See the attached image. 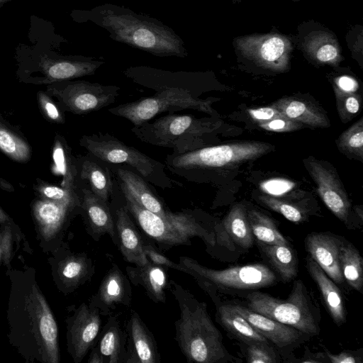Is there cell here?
I'll list each match as a JSON object with an SVG mask.
<instances>
[{
  "instance_id": "22",
  "label": "cell",
  "mask_w": 363,
  "mask_h": 363,
  "mask_svg": "<svg viewBox=\"0 0 363 363\" xmlns=\"http://www.w3.org/2000/svg\"><path fill=\"white\" fill-rule=\"evenodd\" d=\"M81 204L49 199L36 201L33 207L34 220L40 239L45 242L57 238L74 211Z\"/></svg>"
},
{
  "instance_id": "35",
  "label": "cell",
  "mask_w": 363,
  "mask_h": 363,
  "mask_svg": "<svg viewBox=\"0 0 363 363\" xmlns=\"http://www.w3.org/2000/svg\"><path fill=\"white\" fill-rule=\"evenodd\" d=\"M339 263L344 280L352 289L362 293L363 259L358 250L345 239L340 247Z\"/></svg>"
},
{
  "instance_id": "31",
  "label": "cell",
  "mask_w": 363,
  "mask_h": 363,
  "mask_svg": "<svg viewBox=\"0 0 363 363\" xmlns=\"http://www.w3.org/2000/svg\"><path fill=\"white\" fill-rule=\"evenodd\" d=\"M118 182L122 184L132 196L145 208L156 213L164 219L167 218V211L162 202L151 190L148 182L134 171L125 166H118L115 169Z\"/></svg>"
},
{
  "instance_id": "16",
  "label": "cell",
  "mask_w": 363,
  "mask_h": 363,
  "mask_svg": "<svg viewBox=\"0 0 363 363\" xmlns=\"http://www.w3.org/2000/svg\"><path fill=\"white\" fill-rule=\"evenodd\" d=\"M123 73L133 82L156 91L169 88L182 89L199 97L201 77L197 72H174L141 65L128 67Z\"/></svg>"
},
{
  "instance_id": "19",
  "label": "cell",
  "mask_w": 363,
  "mask_h": 363,
  "mask_svg": "<svg viewBox=\"0 0 363 363\" xmlns=\"http://www.w3.org/2000/svg\"><path fill=\"white\" fill-rule=\"evenodd\" d=\"M216 245L230 251L245 252L255 242V238L247 217V208L242 203L234 205L220 222L215 226Z\"/></svg>"
},
{
  "instance_id": "29",
  "label": "cell",
  "mask_w": 363,
  "mask_h": 363,
  "mask_svg": "<svg viewBox=\"0 0 363 363\" xmlns=\"http://www.w3.org/2000/svg\"><path fill=\"white\" fill-rule=\"evenodd\" d=\"M127 333L116 315H111L93 347L101 355L103 363H126Z\"/></svg>"
},
{
  "instance_id": "24",
  "label": "cell",
  "mask_w": 363,
  "mask_h": 363,
  "mask_svg": "<svg viewBox=\"0 0 363 363\" xmlns=\"http://www.w3.org/2000/svg\"><path fill=\"white\" fill-rule=\"evenodd\" d=\"M81 209L86 219L93 238L108 234L114 243L118 244L115 221L108 202L95 195L89 187L82 189Z\"/></svg>"
},
{
  "instance_id": "57",
  "label": "cell",
  "mask_w": 363,
  "mask_h": 363,
  "mask_svg": "<svg viewBox=\"0 0 363 363\" xmlns=\"http://www.w3.org/2000/svg\"><path fill=\"white\" fill-rule=\"evenodd\" d=\"M291 1H294V2H298V1H300L301 0H291Z\"/></svg>"
},
{
  "instance_id": "43",
  "label": "cell",
  "mask_w": 363,
  "mask_h": 363,
  "mask_svg": "<svg viewBox=\"0 0 363 363\" xmlns=\"http://www.w3.org/2000/svg\"><path fill=\"white\" fill-rule=\"evenodd\" d=\"M347 47L350 50L352 57L362 67L363 63V27L356 24L352 26L345 36Z\"/></svg>"
},
{
  "instance_id": "39",
  "label": "cell",
  "mask_w": 363,
  "mask_h": 363,
  "mask_svg": "<svg viewBox=\"0 0 363 363\" xmlns=\"http://www.w3.org/2000/svg\"><path fill=\"white\" fill-rule=\"evenodd\" d=\"M0 150L18 162L27 161L30 157L28 144L0 123Z\"/></svg>"
},
{
  "instance_id": "14",
  "label": "cell",
  "mask_w": 363,
  "mask_h": 363,
  "mask_svg": "<svg viewBox=\"0 0 363 363\" xmlns=\"http://www.w3.org/2000/svg\"><path fill=\"white\" fill-rule=\"evenodd\" d=\"M305 163L317 186L318 193L328 208L347 228L356 227L352 218L350 200L335 169L313 157L307 159Z\"/></svg>"
},
{
  "instance_id": "34",
  "label": "cell",
  "mask_w": 363,
  "mask_h": 363,
  "mask_svg": "<svg viewBox=\"0 0 363 363\" xmlns=\"http://www.w3.org/2000/svg\"><path fill=\"white\" fill-rule=\"evenodd\" d=\"M256 244L282 281L294 279L298 273V258L290 244L267 245L257 241Z\"/></svg>"
},
{
  "instance_id": "10",
  "label": "cell",
  "mask_w": 363,
  "mask_h": 363,
  "mask_svg": "<svg viewBox=\"0 0 363 363\" xmlns=\"http://www.w3.org/2000/svg\"><path fill=\"white\" fill-rule=\"evenodd\" d=\"M217 100L212 97L205 99L194 97L186 90L169 88L157 91L152 96L112 107L108 112L124 118L135 125L162 113L185 109H194L213 116L217 112L212 108V104Z\"/></svg>"
},
{
  "instance_id": "2",
  "label": "cell",
  "mask_w": 363,
  "mask_h": 363,
  "mask_svg": "<svg viewBox=\"0 0 363 363\" xmlns=\"http://www.w3.org/2000/svg\"><path fill=\"white\" fill-rule=\"evenodd\" d=\"M79 13V21H90L101 27L116 42L156 57L184 58L188 55L181 37L155 18L112 4L96 6Z\"/></svg>"
},
{
  "instance_id": "54",
  "label": "cell",
  "mask_w": 363,
  "mask_h": 363,
  "mask_svg": "<svg viewBox=\"0 0 363 363\" xmlns=\"http://www.w3.org/2000/svg\"><path fill=\"white\" fill-rule=\"evenodd\" d=\"M11 220L9 215L0 206V223H4Z\"/></svg>"
},
{
  "instance_id": "17",
  "label": "cell",
  "mask_w": 363,
  "mask_h": 363,
  "mask_svg": "<svg viewBox=\"0 0 363 363\" xmlns=\"http://www.w3.org/2000/svg\"><path fill=\"white\" fill-rule=\"evenodd\" d=\"M105 64L92 57L82 55H40L38 68L42 77L40 83H54L93 75Z\"/></svg>"
},
{
  "instance_id": "37",
  "label": "cell",
  "mask_w": 363,
  "mask_h": 363,
  "mask_svg": "<svg viewBox=\"0 0 363 363\" xmlns=\"http://www.w3.org/2000/svg\"><path fill=\"white\" fill-rule=\"evenodd\" d=\"M65 146L61 141H56L52 152V158L56 172L63 177V187L75 191L78 167L67 153Z\"/></svg>"
},
{
  "instance_id": "12",
  "label": "cell",
  "mask_w": 363,
  "mask_h": 363,
  "mask_svg": "<svg viewBox=\"0 0 363 363\" xmlns=\"http://www.w3.org/2000/svg\"><path fill=\"white\" fill-rule=\"evenodd\" d=\"M48 89L57 97L65 110L82 115L114 103L121 88L84 80H66L52 83Z\"/></svg>"
},
{
  "instance_id": "18",
  "label": "cell",
  "mask_w": 363,
  "mask_h": 363,
  "mask_svg": "<svg viewBox=\"0 0 363 363\" xmlns=\"http://www.w3.org/2000/svg\"><path fill=\"white\" fill-rule=\"evenodd\" d=\"M228 303L259 333L281 351H291L311 337L294 328L253 311L245 305Z\"/></svg>"
},
{
  "instance_id": "51",
  "label": "cell",
  "mask_w": 363,
  "mask_h": 363,
  "mask_svg": "<svg viewBox=\"0 0 363 363\" xmlns=\"http://www.w3.org/2000/svg\"><path fill=\"white\" fill-rule=\"evenodd\" d=\"M325 356L328 361L332 363H360L362 359L354 352L343 351L339 354H332L328 350L325 349Z\"/></svg>"
},
{
  "instance_id": "42",
  "label": "cell",
  "mask_w": 363,
  "mask_h": 363,
  "mask_svg": "<svg viewBox=\"0 0 363 363\" xmlns=\"http://www.w3.org/2000/svg\"><path fill=\"white\" fill-rule=\"evenodd\" d=\"M245 346V354L248 363H277L278 356L269 344L249 343Z\"/></svg>"
},
{
  "instance_id": "26",
  "label": "cell",
  "mask_w": 363,
  "mask_h": 363,
  "mask_svg": "<svg viewBox=\"0 0 363 363\" xmlns=\"http://www.w3.org/2000/svg\"><path fill=\"white\" fill-rule=\"evenodd\" d=\"M115 227L118 245L126 262L138 266L146 264L148 259L144 252V242L125 205L116 210Z\"/></svg>"
},
{
  "instance_id": "23",
  "label": "cell",
  "mask_w": 363,
  "mask_h": 363,
  "mask_svg": "<svg viewBox=\"0 0 363 363\" xmlns=\"http://www.w3.org/2000/svg\"><path fill=\"white\" fill-rule=\"evenodd\" d=\"M126 363H160L156 340L149 328L135 311L126 325Z\"/></svg>"
},
{
  "instance_id": "53",
  "label": "cell",
  "mask_w": 363,
  "mask_h": 363,
  "mask_svg": "<svg viewBox=\"0 0 363 363\" xmlns=\"http://www.w3.org/2000/svg\"><path fill=\"white\" fill-rule=\"evenodd\" d=\"M87 362L88 363H103L101 355L94 347L91 349V353Z\"/></svg>"
},
{
  "instance_id": "52",
  "label": "cell",
  "mask_w": 363,
  "mask_h": 363,
  "mask_svg": "<svg viewBox=\"0 0 363 363\" xmlns=\"http://www.w3.org/2000/svg\"><path fill=\"white\" fill-rule=\"evenodd\" d=\"M323 357L324 356H323V353L313 354V353H311L309 351L306 352V350L304 356H303V359H301L300 362H303V363H308V362L318 363V362H327L326 359H324V358H327V357Z\"/></svg>"
},
{
  "instance_id": "48",
  "label": "cell",
  "mask_w": 363,
  "mask_h": 363,
  "mask_svg": "<svg viewBox=\"0 0 363 363\" xmlns=\"http://www.w3.org/2000/svg\"><path fill=\"white\" fill-rule=\"evenodd\" d=\"M40 104L46 116L52 121L57 123H63L64 117L55 104L43 93H39Z\"/></svg>"
},
{
  "instance_id": "49",
  "label": "cell",
  "mask_w": 363,
  "mask_h": 363,
  "mask_svg": "<svg viewBox=\"0 0 363 363\" xmlns=\"http://www.w3.org/2000/svg\"><path fill=\"white\" fill-rule=\"evenodd\" d=\"M336 94L354 93L358 87L357 82L352 77L347 74L338 76L334 79Z\"/></svg>"
},
{
  "instance_id": "44",
  "label": "cell",
  "mask_w": 363,
  "mask_h": 363,
  "mask_svg": "<svg viewBox=\"0 0 363 363\" xmlns=\"http://www.w3.org/2000/svg\"><path fill=\"white\" fill-rule=\"evenodd\" d=\"M259 126L271 132L285 133L300 129L303 125L281 114L267 122L259 123Z\"/></svg>"
},
{
  "instance_id": "56",
  "label": "cell",
  "mask_w": 363,
  "mask_h": 363,
  "mask_svg": "<svg viewBox=\"0 0 363 363\" xmlns=\"http://www.w3.org/2000/svg\"><path fill=\"white\" fill-rule=\"evenodd\" d=\"M233 4H238L242 1V0H230Z\"/></svg>"
},
{
  "instance_id": "36",
  "label": "cell",
  "mask_w": 363,
  "mask_h": 363,
  "mask_svg": "<svg viewBox=\"0 0 363 363\" xmlns=\"http://www.w3.org/2000/svg\"><path fill=\"white\" fill-rule=\"evenodd\" d=\"M247 217L255 240L267 244H290L273 220L255 208H247Z\"/></svg>"
},
{
  "instance_id": "55",
  "label": "cell",
  "mask_w": 363,
  "mask_h": 363,
  "mask_svg": "<svg viewBox=\"0 0 363 363\" xmlns=\"http://www.w3.org/2000/svg\"><path fill=\"white\" fill-rule=\"evenodd\" d=\"M12 0H0V7H2L5 4L11 1Z\"/></svg>"
},
{
  "instance_id": "28",
  "label": "cell",
  "mask_w": 363,
  "mask_h": 363,
  "mask_svg": "<svg viewBox=\"0 0 363 363\" xmlns=\"http://www.w3.org/2000/svg\"><path fill=\"white\" fill-rule=\"evenodd\" d=\"M167 268L147 262L144 265L128 266L126 274L135 286H142L148 297L155 303H165V290L169 286Z\"/></svg>"
},
{
  "instance_id": "13",
  "label": "cell",
  "mask_w": 363,
  "mask_h": 363,
  "mask_svg": "<svg viewBox=\"0 0 363 363\" xmlns=\"http://www.w3.org/2000/svg\"><path fill=\"white\" fill-rule=\"evenodd\" d=\"M297 32L293 36L294 45L311 63L336 67L344 60L337 35L324 25L308 20L298 26Z\"/></svg>"
},
{
  "instance_id": "6",
  "label": "cell",
  "mask_w": 363,
  "mask_h": 363,
  "mask_svg": "<svg viewBox=\"0 0 363 363\" xmlns=\"http://www.w3.org/2000/svg\"><path fill=\"white\" fill-rule=\"evenodd\" d=\"M272 147L270 144L261 142L207 146L183 154H169L164 159V166L177 177L197 182L206 172L256 159Z\"/></svg>"
},
{
  "instance_id": "8",
  "label": "cell",
  "mask_w": 363,
  "mask_h": 363,
  "mask_svg": "<svg viewBox=\"0 0 363 363\" xmlns=\"http://www.w3.org/2000/svg\"><path fill=\"white\" fill-rule=\"evenodd\" d=\"M179 263L185 268V273L191 275L206 292L228 294L242 291L250 293L271 286L278 281L274 272L261 263L220 270L201 265L196 260L186 256H181Z\"/></svg>"
},
{
  "instance_id": "21",
  "label": "cell",
  "mask_w": 363,
  "mask_h": 363,
  "mask_svg": "<svg viewBox=\"0 0 363 363\" xmlns=\"http://www.w3.org/2000/svg\"><path fill=\"white\" fill-rule=\"evenodd\" d=\"M343 239L326 233H312L305 238V247L308 255L338 285H342L345 282L339 263Z\"/></svg>"
},
{
  "instance_id": "41",
  "label": "cell",
  "mask_w": 363,
  "mask_h": 363,
  "mask_svg": "<svg viewBox=\"0 0 363 363\" xmlns=\"http://www.w3.org/2000/svg\"><path fill=\"white\" fill-rule=\"evenodd\" d=\"M13 226L11 220L0 223V267L4 265L7 269H11L15 240Z\"/></svg>"
},
{
  "instance_id": "15",
  "label": "cell",
  "mask_w": 363,
  "mask_h": 363,
  "mask_svg": "<svg viewBox=\"0 0 363 363\" xmlns=\"http://www.w3.org/2000/svg\"><path fill=\"white\" fill-rule=\"evenodd\" d=\"M66 323L68 353L74 362L80 363L94 346L100 333V312L98 308L83 303L67 318Z\"/></svg>"
},
{
  "instance_id": "27",
  "label": "cell",
  "mask_w": 363,
  "mask_h": 363,
  "mask_svg": "<svg viewBox=\"0 0 363 363\" xmlns=\"http://www.w3.org/2000/svg\"><path fill=\"white\" fill-rule=\"evenodd\" d=\"M207 294L215 303L217 321L241 344L254 342L269 344V342L245 318L233 309L228 303L222 302L218 294L213 291Z\"/></svg>"
},
{
  "instance_id": "9",
  "label": "cell",
  "mask_w": 363,
  "mask_h": 363,
  "mask_svg": "<svg viewBox=\"0 0 363 363\" xmlns=\"http://www.w3.org/2000/svg\"><path fill=\"white\" fill-rule=\"evenodd\" d=\"M79 144L104 163L129 166L148 183L158 187L167 189L182 186L167 175L164 164L108 133L85 135L80 139Z\"/></svg>"
},
{
  "instance_id": "46",
  "label": "cell",
  "mask_w": 363,
  "mask_h": 363,
  "mask_svg": "<svg viewBox=\"0 0 363 363\" xmlns=\"http://www.w3.org/2000/svg\"><path fill=\"white\" fill-rule=\"evenodd\" d=\"M339 95L340 103V111L342 114L346 113L347 115L354 116L360 108V98L356 94H337Z\"/></svg>"
},
{
  "instance_id": "20",
  "label": "cell",
  "mask_w": 363,
  "mask_h": 363,
  "mask_svg": "<svg viewBox=\"0 0 363 363\" xmlns=\"http://www.w3.org/2000/svg\"><path fill=\"white\" fill-rule=\"evenodd\" d=\"M131 299L130 280L118 265L113 264L89 304L98 308L101 315H109L118 306H129Z\"/></svg>"
},
{
  "instance_id": "30",
  "label": "cell",
  "mask_w": 363,
  "mask_h": 363,
  "mask_svg": "<svg viewBox=\"0 0 363 363\" xmlns=\"http://www.w3.org/2000/svg\"><path fill=\"white\" fill-rule=\"evenodd\" d=\"M306 260V269L319 288L328 311L334 323L341 326L346 321V310L340 289L309 255Z\"/></svg>"
},
{
  "instance_id": "38",
  "label": "cell",
  "mask_w": 363,
  "mask_h": 363,
  "mask_svg": "<svg viewBox=\"0 0 363 363\" xmlns=\"http://www.w3.org/2000/svg\"><path fill=\"white\" fill-rule=\"evenodd\" d=\"M258 199L267 208L294 223H301L308 218L307 211L296 203L270 195H261Z\"/></svg>"
},
{
  "instance_id": "25",
  "label": "cell",
  "mask_w": 363,
  "mask_h": 363,
  "mask_svg": "<svg viewBox=\"0 0 363 363\" xmlns=\"http://www.w3.org/2000/svg\"><path fill=\"white\" fill-rule=\"evenodd\" d=\"M94 274L93 262L86 254L69 252L57 262L55 277L59 289L67 293L88 281Z\"/></svg>"
},
{
  "instance_id": "50",
  "label": "cell",
  "mask_w": 363,
  "mask_h": 363,
  "mask_svg": "<svg viewBox=\"0 0 363 363\" xmlns=\"http://www.w3.org/2000/svg\"><path fill=\"white\" fill-rule=\"evenodd\" d=\"M294 184L293 182L280 179L268 180L262 184V188L265 191L272 194L284 193L294 187Z\"/></svg>"
},
{
  "instance_id": "5",
  "label": "cell",
  "mask_w": 363,
  "mask_h": 363,
  "mask_svg": "<svg viewBox=\"0 0 363 363\" xmlns=\"http://www.w3.org/2000/svg\"><path fill=\"white\" fill-rule=\"evenodd\" d=\"M219 127L220 123L213 118L170 113L133 125L131 131L143 143L183 154L207 147L208 140Z\"/></svg>"
},
{
  "instance_id": "47",
  "label": "cell",
  "mask_w": 363,
  "mask_h": 363,
  "mask_svg": "<svg viewBox=\"0 0 363 363\" xmlns=\"http://www.w3.org/2000/svg\"><path fill=\"white\" fill-rule=\"evenodd\" d=\"M247 113L258 124L267 122L281 115L280 112L273 105L267 107L250 108L247 111Z\"/></svg>"
},
{
  "instance_id": "4",
  "label": "cell",
  "mask_w": 363,
  "mask_h": 363,
  "mask_svg": "<svg viewBox=\"0 0 363 363\" xmlns=\"http://www.w3.org/2000/svg\"><path fill=\"white\" fill-rule=\"evenodd\" d=\"M125 206L142 230L161 248L168 250L178 245H191L190 239L200 238L207 250L216 245L215 226L217 222L208 221L201 212L186 209L179 212L167 211L164 219L140 205L126 188L119 183Z\"/></svg>"
},
{
  "instance_id": "40",
  "label": "cell",
  "mask_w": 363,
  "mask_h": 363,
  "mask_svg": "<svg viewBox=\"0 0 363 363\" xmlns=\"http://www.w3.org/2000/svg\"><path fill=\"white\" fill-rule=\"evenodd\" d=\"M339 149L360 160L363 157V120L360 118L344 131L337 140Z\"/></svg>"
},
{
  "instance_id": "45",
  "label": "cell",
  "mask_w": 363,
  "mask_h": 363,
  "mask_svg": "<svg viewBox=\"0 0 363 363\" xmlns=\"http://www.w3.org/2000/svg\"><path fill=\"white\" fill-rule=\"evenodd\" d=\"M144 252L148 261L151 263L167 268H172L185 273V268L179 263L177 264L174 262L167 257L155 250L151 245L144 244Z\"/></svg>"
},
{
  "instance_id": "33",
  "label": "cell",
  "mask_w": 363,
  "mask_h": 363,
  "mask_svg": "<svg viewBox=\"0 0 363 363\" xmlns=\"http://www.w3.org/2000/svg\"><path fill=\"white\" fill-rule=\"evenodd\" d=\"M272 105L284 116L315 128L329 125L326 116L316 106L302 99L293 97L281 98Z\"/></svg>"
},
{
  "instance_id": "1",
  "label": "cell",
  "mask_w": 363,
  "mask_h": 363,
  "mask_svg": "<svg viewBox=\"0 0 363 363\" xmlns=\"http://www.w3.org/2000/svg\"><path fill=\"white\" fill-rule=\"evenodd\" d=\"M6 308L7 337L26 362L59 363L58 328L35 279V270L11 268Z\"/></svg>"
},
{
  "instance_id": "3",
  "label": "cell",
  "mask_w": 363,
  "mask_h": 363,
  "mask_svg": "<svg viewBox=\"0 0 363 363\" xmlns=\"http://www.w3.org/2000/svg\"><path fill=\"white\" fill-rule=\"evenodd\" d=\"M168 289L174 296L180 309L175 322V340L188 362H241L225 347L220 332L207 311V305L200 301L186 289L174 280Z\"/></svg>"
},
{
  "instance_id": "32",
  "label": "cell",
  "mask_w": 363,
  "mask_h": 363,
  "mask_svg": "<svg viewBox=\"0 0 363 363\" xmlns=\"http://www.w3.org/2000/svg\"><path fill=\"white\" fill-rule=\"evenodd\" d=\"M104 162L89 156L79 160L78 172L82 180L86 182L90 190L103 201L108 202L113 191V183L109 169Z\"/></svg>"
},
{
  "instance_id": "11",
  "label": "cell",
  "mask_w": 363,
  "mask_h": 363,
  "mask_svg": "<svg viewBox=\"0 0 363 363\" xmlns=\"http://www.w3.org/2000/svg\"><path fill=\"white\" fill-rule=\"evenodd\" d=\"M237 57L256 67L276 73L290 69L295 48L293 36L274 28L267 33L241 35L233 40Z\"/></svg>"
},
{
  "instance_id": "7",
  "label": "cell",
  "mask_w": 363,
  "mask_h": 363,
  "mask_svg": "<svg viewBox=\"0 0 363 363\" xmlns=\"http://www.w3.org/2000/svg\"><path fill=\"white\" fill-rule=\"evenodd\" d=\"M245 298V306L253 311L294 328L311 337L320 333L318 304L301 279L294 281L291 293L286 299H279L259 291L246 294Z\"/></svg>"
}]
</instances>
